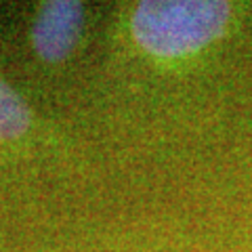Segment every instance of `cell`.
<instances>
[{"instance_id":"2","label":"cell","mask_w":252,"mask_h":252,"mask_svg":"<svg viewBox=\"0 0 252 252\" xmlns=\"http://www.w3.org/2000/svg\"><path fill=\"white\" fill-rule=\"evenodd\" d=\"M84 9L74 0H53L46 2L32 28V44L38 57L57 63L76 49L82 34Z\"/></svg>"},{"instance_id":"3","label":"cell","mask_w":252,"mask_h":252,"mask_svg":"<svg viewBox=\"0 0 252 252\" xmlns=\"http://www.w3.org/2000/svg\"><path fill=\"white\" fill-rule=\"evenodd\" d=\"M32 124V114L17 93L0 80V141H11L26 135Z\"/></svg>"},{"instance_id":"1","label":"cell","mask_w":252,"mask_h":252,"mask_svg":"<svg viewBox=\"0 0 252 252\" xmlns=\"http://www.w3.org/2000/svg\"><path fill=\"white\" fill-rule=\"evenodd\" d=\"M233 6L217 0H147L132 13V36L141 49L162 59L187 57L219 40Z\"/></svg>"}]
</instances>
